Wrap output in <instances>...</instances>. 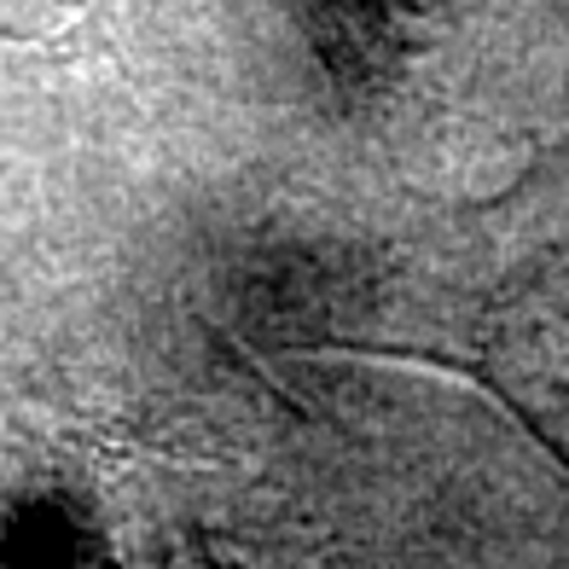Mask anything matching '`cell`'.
Masks as SVG:
<instances>
[{
    "label": "cell",
    "mask_w": 569,
    "mask_h": 569,
    "mask_svg": "<svg viewBox=\"0 0 569 569\" xmlns=\"http://www.w3.org/2000/svg\"><path fill=\"white\" fill-rule=\"evenodd\" d=\"M93 569H320V558L256 482L146 459L106 488Z\"/></svg>",
    "instance_id": "6da1fadb"
},
{
    "label": "cell",
    "mask_w": 569,
    "mask_h": 569,
    "mask_svg": "<svg viewBox=\"0 0 569 569\" xmlns=\"http://www.w3.org/2000/svg\"><path fill=\"white\" fill-rule=\"evenodd\" d=\"M401 360L471 383L569 477V244L535 256L453 326V343Z\"/></svg>",
    "instance_id": "7a4b0ae2"
}]
</instances>
